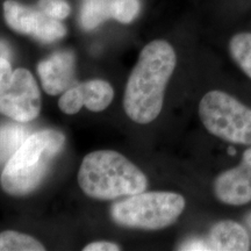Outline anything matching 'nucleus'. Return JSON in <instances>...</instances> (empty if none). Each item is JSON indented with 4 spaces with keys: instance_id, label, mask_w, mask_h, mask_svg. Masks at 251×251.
I'll return each mask as SVG.
<instances>
[{
    "instance_id": "obj_1",
    "label": "nucleus",
    "mask_w": 251,
    "mask_h": 251,
    "mask_svg": "<svg viewBox=\"0 0 251 251\" xmlns=\"http://www.w3.org/2000/svg\"><path fill=\"white\" fill-rule=\"evenodd\" d=\"M176 64V51L166 41L155 40L144 47L126 85L124 108L130 120L147 125L161 114Z\"/></svg>"
},
{
    "instance_id": "obj_2",
    "label": "nucleus",
    "mask_w": 251,
    "mask_h": 251,
    "mask_svg": "<svg viewBox=\"0 0 251 251\" xmlns=\"http://www.w3.org/2000/svg\"><path fill=\"white\" fill-rule=\"evenodd\" d=\"M83 192L98 200H113L144 192L148 178L120 152L99 150L87 153L78 172Z\"/></svg>"
},
{
    "instance_id": "obj_3",
    "label": "nucleus",
    "mask_w": 251,
    "mask_h": 251,
    "mask_svg": "<svg viewBox=\"0 0 251 251\" xmlns=\"http://www.w3.org/2000/svg\"><path fill=\"white\" fill-rule=\"evenodd\" d=\"M65 136L55 129L29 135L2 170L0 183L9 196L24 197L40 186L52 161L64 148Z\"/></svg>"
},
{
    "instance_id": "obj_4",
    "label": "nucleus",
    "mask_w": 251,
    "mask_h": 251,
    "mask_svg": "<svg viewBox=\"0 0 251 251\" xmlns=\"http://www.w3.org/2000/svg\"><path fill=\"white\" fill-rule=\"evenodd\" d=\"M185 198L174 192H141L115 202L111 215L128 228L158 230L170 227L184 212Z\"/></svg>"
},
{
    "instance_id": "obj_5",
    "label": "nucleus",
    "mask_w": 251,
    "mask_h": 251,
    "mask_svg": "<svg viewBox=\"0 0 251 251\" xmlns=\"http://www.w3.org/2000/svg\"><path fill=\"white\" fill-rule=\"evenodd\" d=\"M203 127L215 137L233 144H251V108L220 90L207 92L199 103Z\"/></svg>"
},
{
    "instance_id": "obj_6",
    "label": "nucleus",
    "mask_w": 251,
    "mask_h": 251,
    "mask_svg": "<svg viewBox=\"0 0 251 251\" xmlns=\"http://www.w3.org/2000/svg\"><path fill=\"white\" fill-rule=\"evenodd\" d=\"M41 93L27 69L13 70L9 59L0 57V114L25 124L39 117Z\"/></svg>"
},
{
    "instance_id": "obj_7",
    "label": "nucleus",
    "mask_w": 251,
    "mask_h": 251,
    "mask_svg": "<svg viewBox=\"0 0 251 251\" xmlns=\"http://www.w3.org/2000/svg\"><path fill=\"white\" fill-rule=\"evenodd\" d=\"M2 9L7 26L19 34L31 35L43 43L56 42L67 34L61 20L48 17L40 9L21 5L15 0H6Z\"/></svg>"
},
{
    "instance_id": "obj_8",
    "label": "nucleus",
    "mask_w": 251,
    "mask_h": 251,
    "mask_svg": "<svg viewBox=\"0 0 251 251\" xmlns=\"http://www.w3.org/2000/svg\"><path fill=\"white\" fill-rule=\"evenodd\" d=\"M213 192L226 205L243 206L251 202V147L243 152L240 164L215 178Z\"/></svg>"
},
{
    "instance_id": "obj_9",
    "label": "nucleus",
    "mask_w": 251,
    "mask_h": 251,
    "mask_svg": "<svg viewBox=\"0 0 251 251\" xmlns=\"http://www.w3.org/2000/svg\"><path fill=\"white\" fill-rule=\"evenodd\" d=\"M74 52L65 50L57 51L37 65V74L43 90L50 96H57L70 89L75 83Z\"/></svg>"
},
{
    "instance_id": "obj_10",
    "label": "nucleus",
    "mask_w": 251,
    "mask_h": 251,
    "mask_svg": "<svg viewBox=\"0 0 251 251\" xmlns=\"http://www.w3.org/2000/svg\"><path fill=\"white\" fill-rule=\"evenodd\" d=\"M203 238L211 251H248L251 248L248 229L231 220L216 222Z\"/></svg>"
},
{
    "instance_id": "obj_11",
    "label": "nucleus",
    "mask_w": 251,
    "mask_h": 251,
    "mask_svg": "<svg viewBox=\"0 0 251 251\" xmlns=\"http://www.w3.org/2000/svg\"><path fill=\"white\" fill-rule=\"evenodd\" d=\"M84 106L92 112H101L111 105L114 98V90L107 81L93 79L78 84Z\"/></svg>"
},
{
    "instance_id": "obj_12",
    "label": "nucleus",
    "mask_w": 251,
    "mask_h": 251,
    "mask_svg": "<svg viewBox=\"0 0 251 251\" xmlns=\"http://www.w3.org/2000/svg\"><path fill=\"white\" fill-rule=\"evenodd\" d=\"M28 130L24 126L7 124L0 127V164L8 162L14 152L26 141Z\"/></svg>"
},
{
    "instance_id": "obj_13",
    "label": "nucleus",
    "mask_w": 251,
    "mask_h": 251,
    "mask_svg": "<svg viewBox=\"0 0 251 251\" xmlns=\"http://www.w3.org/2000/svg\"><path fill=\"white\" fill-rule=\"evenodd\" d=\"M229 54L251 79V33H237L229 41Z\"/></svg>"
},
{
    "instance_id": "obj_14",
    "label": "nucleus",
    "mask_w": 251,
    "mask_h": 251,
    "mask_svg": "<svg viewBox=\"0 0 251 251\" xmlns=\"http://www.w3.org/2000/svg\"><path fill=\"white\" fill-rule=\"evenodd\" d=\"M108 18H111L108 0H87L81 7L80 25L86 30L94 29Z\"/></svg>"
},
{
    "instance_id": "obj_15",
    "label": "nucleus",
    "mask_w": 251,
    "mask_h": 251,
    "mask_svg": "<svg viewBox=\"0 0 251 251\" xmlns=\"http://www.w3.org/2000/svg\"><path fill=\"white\" fill-rule=\"evenodd\" d=\"M46 248L36 238L14 230L0 233V251H43Z\"/></svg>"
},
{
    "instance_id": "obj_16",
    "label": "nucleus",
    "mask_w": 251,
    "mask_h": 251,
    "mask_svg": "<svg viewBox=\"0 0 251 251\" xmlns=\"http://www.w3.org/2000/svg\"><path fill=\"white\" fill-rule=\"evenodd\" d=\"M111 18L121 24L133 23L140 13L139 0H111L109 1Z\"/></svg>"
},
{
    "instance_id": "obj_17",
    "label": "nucleus",
    "mask_w": 251,
    "mask_h": 251,
    "mask_svg": "<svg viewBox=\"0 0 251 251\" xmlns=\"http://www.w3.org/2000/svg\"><path fill=\"white\" fill-rule=\"evenodd\" d=\"M59 109L63 113L69 115L77 114L84 106L83 99H81V92L79 85H74L70 89L62 93L61 98L58 100Z\"/></svg>"
},
{
    "instance_id": "obj_18",
    "label": "nucleus",
    "mask_w": 251,
    "mask_h": 251,
    "mask_svg": "<svg viewBox=\"0 0 251 251\" xmlns=\"http://www.w3.org/2000/svg\"><path fill=\"white\" fill-rule=\"evenodd\" d=\"M39 9L50 18L63 20L70 14L71 8L67 0H40Z\"/></svg>"
},
{
    "instance_id": "obj_19",
    "label": "nucleus",
    "mask_w": 251,
    "mask_h": 251,
    "mask_svg": "<svg viewBox=\"0 0 251 251\" xmlns=\"http://www.w3.org/2000/svg\"><path fill=\"white\" fill-rule=\"evenodd\" d=\"M84 251H119L121 248L118 244L112 242H106V241H99V242H93L87 244L83 249Z\"/></svg>"
},
{
    "instance_id": "obj_20",
    "label": "nucleus",
    "mask_w": 251,
    "mask_h": 251,
    "mask_svg": "<svg viewBox=\"0 0 251 251\" xmlns=\"http://www.w3.org/2000/svg\"><path fill=\"white\" fill-rule=\"evenodd\" d=\"M0 57L6 59H9V57H11V50H9L8 46L5 42H2V41H0Z\"/></svg>"
},
{
    "instance_id": "obj_21",
    "label": "nucleus",
    "mask_w": 251,
    "mask_h": 251,
    "mask_svg": "<svg viewBox=\"0 0 251 251\" xmlns=\"http://www.w3.org/2000/svg\"><path fill=\"white\" fill-rule=\"evenodd\" d=\"M244 224H246L248 231H249V234L251 235V211L248 212L246 216H244Z\"/></svg>"
}]
</instances>
